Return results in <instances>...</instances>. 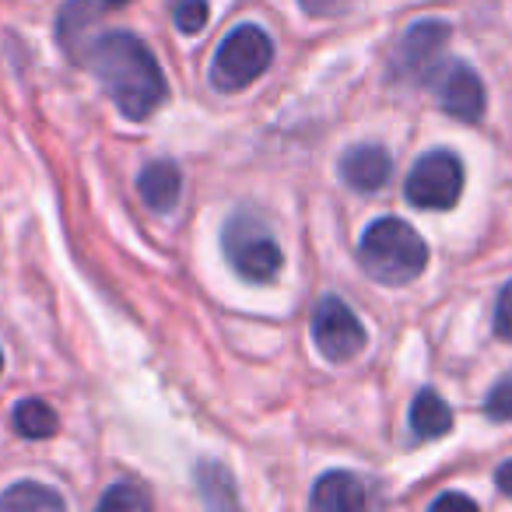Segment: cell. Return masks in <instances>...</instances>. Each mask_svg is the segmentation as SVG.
<instances>
[{
	"label": "cell",
	"mask_w": 512,
	"mask_h": 512,
	"mask_svg": "<svg viewBox=\"0 0 512 512\" xmlns=\"http://www.w3.org/2000/svg\"><path fill=\"white\" fill-rule=\"evenodd\" d=\"M393 158L383 144H355L341 155V179L358 193H376L390 183Z\"/></svg>",
	"instance_id": "9"
},
{
	"label": "cell",
	"mask_w": 512,
	"mask_h": 512,
	"mask_svg": "<svg viewBox=\"0 0 512 512\" xmlns=\"http://www.w3.org/2000/svg\"><path fill=\"white\" fill-rule=\"evenodd\" d=\"M309 505L320 512H358L369 505V491L362 477H355L351 470H330L313 484Z\"/></svg>",
	"instance_id": "10"
},
{
	"label": "cell",
	"mask_w": 512,
	"mask_h": 512,
	"mask_svg": "<svg viewBox=\"0 0 512 512\" xmlns=\"http://www.w3.org/2000/svg\"><path fill=\"white\" fill-rule=\"evenodd\" d=\"M463 193V162L446 148H435L411 165L404 197L421 211H449Z\"/></svg>",
	"instance_id": "5"
},
{
	"label": "cell",
	"mask_w": 512,
	"mask_h": 512,
	"mask_svg": "<svg viewBox=\"0 0 512 512\" xmlns=\"http://www.w3.org/2000/svg\"><path fill=\"white\" fill-rule=\"evenodd\" d=\"M407 421H411L414 439L432 442V439L449 435V428H453V411H449V404L435 390H418V397H414V404H411V418Z\"/></svg>",
	"instance_id": "12"
},
{
	"label": "cell",
	"mask_w": 512,
	"mask_h": 512,
	"mask_svg": "<svg viewBox=\"0 0 512 512\" xmlns=\"http://www.w3.org/2000/svg\"><path fill=\"white\" fill-rule=\"evenodd\" d=\"M197 488H200V498L214 509H235L239 505V495H235V484H232V474L228 467L214 460H204L197 463Z\"/></svg>",
	"instance_id": "14"
},
{
	"label": "cell",
	"mask_w": 512,
	"mask_h": 512,
	"mask_svg": "<svg viewBox=\"0 0 512 512\" xmlns=\"http://www.w3.org/2000/svg\"><path fill=\"white\" fill-rule=\"evenodd\" d=\"M313 341L327 362L341 365L351 362L355 355H362L365 327L348 302L337 299V295H327V299H320V306L313 313Z\"/></svg>",
	"instance_id": "6"
},
{
	"label": "cell",
	"mask_w": 512,
	"mask_h": 512,
	"mask_svg": "<svg viewBox=\"0 0 512 512\" xmlns=\"http://www.w3.org/2000/svg\"><path fill=\"white\" fill-rule=\"evenodd\" d=\"M495 334L512 341V281L498 292V302H495Z\"/></svg>",
	"instance_id": "19"
},
{
	"label": "cell",
	"mask_w": 512,
	"mask_h": 512,
	"mask_svg": "<svg viewBox=\"0 0 512 512\" xmlns=\"http://www.w3.org/2000/svg\"><path fill=\"white\" fill-rule=\"evenodd\" d=\"M358 264L372 281L400 288L425 274L428 246L407 221L376 218L362 232V242H358Z\"/></svg>",
	"instance_id": "2"
},
{
	"label": "cell",
	"mask_w": 512,
	"mask_h": 512,
	"mask_svg": "<svg viewBox=\"0 0 512 512\" xmlns=\"http://www.w3.org/2000/svg\"><path fill=\"white\" fill-rule=\"evenodd\" d=\"M425 81L449 116L463 123H477L484 116V85L474 67H467L463 60H446V64L439 60Z\"/></svg>",
	"instance_id": "8"
},
{
	"label": "cell",
	"mask_w": 512,
	"mask_h": 512,
	"mask_svg": "<svg viewBox=\"0 0 512 512\" xmlns=\"http://www.w3.org/2000/svg\"><path fill=\"white\" fill-rule=\"evenodd\" d=\"M64 505V495L39 481H18L0 495V512H60Z\"/></svg>",
	"instance_id": "13"
},
{
	"label": "cell",
	"mask_w": 512,
	"mask_h": 512,
	"mask_svg": "<svg viewBox=\"0 0 512 512\" xmlns=\"http://www.w3.org/2000/svg\"><path fill=\"white\" fill-rule=\"evenodd\" d=\"M0 369H4V355H0Z\"/></svg>",
	"instance_id": "24"
},
{
	"label": "cell",
	"mask_w": 512,
	"mask_h": 512,
	"mask_svg": "<svg viewBox=\"0 0 512 512\" xmlns=\"http://www.w3.org/2000/svg\"><path fill=\"white\" fill-rule=\"evenodd\" d=\"M484 414H488L491 421H512V369L488 390V397H484Z\"/></svg>",
	"instance_id": "18"
},
{
	"label": "cell",
	"mask_w": 512,
	"mask_h": 512,
	"mask_svg": "<svg viewBox=\"0 0 512 512\" xmlns=\"http://www.w3.org/2000/svg\"><path fill=\"white\" fill-rule=\"evenodd\" d=\"M221 249L239 278L271 285L281 274V246L253 211H235L221 228Z\"/></svg>",
	"instance_id": "3"
},
{
	"label": "cell",
	"mask_w": 512,
	"mask_h": 512,
	"mask_svg": "<svg viewBox=\"0 0 512 512\" xmlns=\"http://www.w3.org/2000/svg\"><path fill=\"white\" fill-rule=\"evenodd\" d=\"M137 193H141V200L151 211H158V214L172 211V207L179 204V193H183V172H179V165L169 162V158L148 162L137 172Z\"/></svg>",
	"instance_id": "11"
},
{
	"label": "cell",
	"mask_w": 512,
	"mask_h": 512,
	"mask_svg": "<svg viewBox=\"0 0 512 512\" xmlns=\"http://www.w3.org/2000/svg\"><path fill=\"white\" fill-rule=\"evenodd\" d=\"M102 512H137V509H151V495L141 488V484H113L106 495L99 498Z\"/></svg>",
	"instance_id": "16"
},
{
	"label": "cell",
	"mask_w": 512,
	"mask_h": 512,
	"mask_svg": "<svg viewBox=\"0 0 512 512\" xmlns=\"http://www.w3.org/2000/svg\"><path fill=\"white\" fill-rule=\"evenodd\" d=\"M432 509L439 512V509H467V512H474L477 509V502L474 498H467V495H456V491H449V495H439L432 502Z\"/></svg>",
	"instance_id": "21"
},
{
	"label": "cell",
	"mask_w": 512,
	"mask_h": 512,
	"mask_svg": "<svg viewBox=\"0 0 512 512\" xmlns=\"http://www.w3.org/2000/svg\"><path fill=\"white\" fill-rule=\"evenodd\" d=\"M495 484H498V491H502V495L512 498V460H505L502 467L495 470Z\"/></svg>",
	"instance_id": "22"
},
{
	"label": "cell",
	"mask_w": 512,
	"mask_h": 512,
	"mask_svg": "<svg viewBox=\"0 0 512 512\" xmlns=\"http://www.w3.org/2000/svg\"><path fill=\"white\" fill-rule=\"evenodd\" d=\"M207 15H211L207 0H176V8H172V22H176V29L186 32V36H197L207 25Z\"/></svg>",
	"instance_id": "17"
},
{
	"label": "cell",
	"mask_w": 512,
	"mask_h": 512,
	"mask_svg": "<svg viewBox=\"0 0 512 512\" xmlns=\"http://www.w3.org/2000/svg\"><path fill=\"white\" fill-rule=\"evenodd\" d=\"M74 60L88 67L127 120H148L169 95L165 74L141 36L127 29L99 32L81 43Z\"/></svg>",
	"instance_id": "1"
},
{
	"label": "cell",
	"mask_w": 512,
	"mask_h": 512,
	"mask_svg": "<svg viewBox=\"0 0 512 512\" xmlns=\"http://www.w3.org/2000/svg\"><path fill=\"white\" fill-rule=\"evenodd\" d=\"M11 421H15V432L25 435V439H50V435H57V425H60L57 411L36 397L22 400V404L15 407V414H11Z\"/></svg>",
	"instance_id": "15"
},
{
	"label": "cell",
	"mask_w": 512,
	"mask_h": 512,
	"mask_svg": "<svg viewBox=\"0 0 512 512\" xmlns=\"http://www.w3.org/2000/svg\"><path fill=\"white\" fill-rule=\"evenodd\" d=\"M102 4H109V8H120V4H127V0H102Z\"/></svg>",
	"instance_id": "23"
},
{
	"label": "cell",
	"mask_w": 512,
	"mask_h": 512,
	"mask_svg": "<svg viewBox=\"0 0 512 512\" xmlns=\"http://www.w3.org/2000/svg\"><path fill=\"white\" fill-rule=\"evenodd\" d=\"M355 0H299V8L306 11L309 18H337L344 11H351Z\"/></svg>",
	"instance_id": "20"
},
{
	"label": "cell",
	"mask_w": 512,
	"mask_h": 512,
	"mask_svg": "<svg viewBox=\"0 0 512 512\" xmlns=\"http://www.w3.org/2000/svg\"><path fill=\"white\" fill-rule=\"evenodd\" d=\"M449 25L439 18H425V22H414L411 29L400 36L397 50L390 57V74L393 81H425L435 71L442 50L449 43Z\"/></svg>",
	"instance_id": "7"
},
{
	"label": "cell",
	"mask_w": 512,
	"mask_h": 512,
	"mask_svg": "<svg viewBox=\"0 0 512 512\" xmlns=\"http://www.w3.org/2000/svg\"><path fill=\"white\" fill-rule=\"evenodd\" d=\"M274 43L260 25H235L211 60V85L218 92H242L271 67Z\"/></svg>",
	"instance_id": "4"
}]
</instances>
